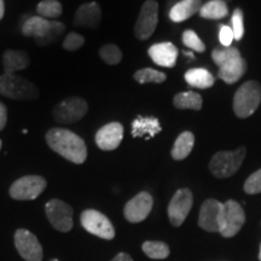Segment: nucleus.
<instances>
[{"label": "nucleus", "instance_id": "nucleus-22", "mask_svg": "<svg viewBox=\"0 0 261 261\" xmlns=\"http://www.w3.org/2000/svg\"><path fill=\"white\" fill-rule=\"evenodd\" d=\"M51 27V21L40 17V16H34V17L28 18L24 22L23 27H22V33L25 37H33L34 39L44 37L48 32Z\"/></svg>", "mask_w": 261, "mask_h": 261}, {"label": "nucleus", "instance_id": "nucleus-16", "mask_svg": "<svg viewBox=\"0 0 261 261\" xmlns=\"http://www.w3.org/2000/svg\"><path fill=\"white\" fill-rule=\"evenodd\" d=\"M102 21V10L97 3L83 4L75 12L73 24L75 27L96 29Z\"/></svg>", "mask_w": 261, "mask_h": 261}, {"label": "nucleus", "instance_id": "nucleus-2", "mask_svg": "<svg viewBox=\"0 0 261 261\" xmlns=\"http://www.w3.org/2000/svg\"><path fill=\"white\" fill-rule=\"evenodd\" d=\"M0 94L17 100H33L39 98V89L34 83L15 74L0 76Z\"/></svg>", "mask_w": 261, "mask_h": 261}, {"label": "nucleus", "instance_id": "nucleus-23", "mask_svg": "<svg viewBox=\"0 0 261 261\" xmlns=\"http://www.w3.org/2000/svg\"><path fill=\"white\" fill-rule=\"evenodd\" d=\"M195 145V137L191 132H182L181 135H179L177 140L174 142L172 149V158L177 161L187 159L190 155L192 148Z\"/></svg>", "mask_w": 261, "mask_h": 261}, {"label": "nucleus", "instance_id": "nucleus-28", "mask_svg": "<svg viewBox=\"0 0 261 261\" xmlns=\"http://www.w3.org/2000/svg\"><path fill=\"white\" fill-rule=\"evenodd\" d=\"M64 31H65V25L62 23V22L51 21V27L48 29L46 34L41 38L34 39V40L39 46H48V45H52L54 42H56L58 39L61 38V35L63 34Z\"/></svg>", "mask_w": 261, "mask_h": 261}, {"label": "nucleus", "instance_id": "nucleus-33", "mask_svg": "<svg viewBox=\"0 0 261 261\" xmlns=\"http://www.w3.org/2000/svg\"><path fill=\"white\" fill-rule=\"evenodd\" d=\"M182 42L196 52H204L205 50L203 41L198 38V35L194 31H185L182 33Z\"/></svg>", "mask_w": 261, "mask_h": 261}, {"label": "nucleus", "instance_id": "nucleus-15", "mask_svg": "<svg viewBox=\"0 0 261 261\" xmlns=\"http://www.w3.org/2000/svg\"><path fill=\"white\" fill-rule=\"evenodd\" d=\"M123 138V126L120 122H110L98 129L96 144L104 151H112L121 144Z\"/></svg>", "mask_w": 261, "mask_h": 261}, {"label": "nucleus", "instance_id": "nucleus-3", "mask_svg": "<svg viewBox=\"0 0 261 261\" xmlns=\"http://www.w3.org/2000/svg\"><path fill=\"white\" fill-rule=\"evenodd\" d=\"M261 103V86L256 81H247L233 98V112L241 119L253 115Z\"/></svg>", "mask_w": 261, "mask_h": 261}, {"label": "nucleus", "instance_id": "nucleus-43", "mask_svg": "<svg viewBox=\"0 0 261 261\" xmlns=\"http://www.w3.org/2000/svg\"><path fill=\"white\" fill-rule=\"evenodd\" d=\"M50 261H60V260H58V259H51Z\"/></svg>", "mask_w": 261, "mask_h": 261}, {"label": "nucleus", "instance_id": "nucleus-13", "mask_svg": "<svg viewBox=\"0 0 261 261\" xmlns=\"http://www.w3.org/2000/svg\"><path fill=\"white\" fill-rule=\"evenodd\" d=\"M152 204H154V200L149 192H139L138 195H136L135 197L127 202L125 210H123V214L129 223H140L148 218L152 210Z\"/></svg>", "mask_w": 261, "mask_h": 261}, {"label": "nucleus", "instance_id": "nucleus-30", "mask_svg": "<svg viewBox=\"0 0 261 261\" xmlns=\"http://www.w3.org/2000/svg\"><path fill=\"white\" fill-rule=\"evenodd\" d=\"M135 80L139 84H149V83H155V84H161L167 79L165 73L161 71L151 69V68H144V69H140L136 71L133 75Z\"/></svg>", "mask_w": 261, "mask_h": 261}, {"label": "nucleus", "instance_id": "nucleus-35", "mask_svg": "<svg viewBox=\"0 0 261 261\" xmlns=\"http://www.w3.org/2000/svg\"><path fill=\"white\" fill-rule=\"evenodd\" d=\"M84 44H85V38L83 35L71 32L64 38L63 45H62V46H63L64 50L67 51H76L83 47Z\"/></svg>", "mask_w": 261, "mask_h": 261}, {"label": "nucleus", "instance_id": "nucleus-5", "mask_svg": "<svg viewBox=\"0 0 261 261\" xmlns=\"http://www.w3.org/2000/svg\"><path fill=\"white\" fill-rule=\"evenodd\" d=\"M87 110H89V104L86 100L80 97H69L54 108L52 115L56 122L62 125H70L83 119L86 115Z\"/></svg>", "mask_w": 261, "mask_h": 261}, {"label": "nucleus", "instance_id": "nucleus-21", "mask_svg": "<svg viewBox=\"0 0 261 261\" xmlns=\"http://www.w3.org/2000/svg\"><path fill=\"white\" fill-rule=\"evenodd\" d=\"M5 74H14L16 71L23 70L31 64V58L25 51L22 50H8L3 56Z\"/></svg>", "mask_w": 261, "mask_h": 261}, {"label": "nucleus", "instance_id": "nucleus-17", "mask_svg": "<svg viewBox=\"0 0 261 261\" xmlns=\"http://www.w3.org/2000/svg\"><path fill=\"white\" fill-rule=\"evenodd\" d=\"M150 58L158 65L172 68L175 65L178 57V48L172 42H160L152 45L148 51Z\"/></svg>", "mask_w": 261, "mask_h": 261}, {"label": "nucleus", "instance_id": "nucleus-37", "mask_svg": "<svg viewBox=\"0 0 261 261\" xmlns=\"http://www.w3.org/2000/svg\"><path fill=\"white\" fill-rule=\"evenodd\" d=\"M233 39L234 38H233L232 29L228 27V25L221 24L219 27V40L221 42V45H224L225 47L230 46Z\"/></svg>", "mask_w": 261, "mask_h": 261}, {"label": "nucleus", "instance_id": "nucleus-32", "mask_svg": "<svg viewBox=\"0 0 261 261\" xmlns=\"http://www.w3.org/2000/svg\"><path fill=\"white\" fill-rule=\"evenodd\" d=\"M99 56L107 64L116 65L122 60V52L116 45L107 44L103 47H100Z\"/></svg>", "mask_w": 261, "mask_h": 261}, {"label": "nucleus", "instance_id": "nucleus-31", "mask_svg": "<svg viewBox=\"0 0 261 261\" xmlns=\"http://www.w3.org/2000/svg\"><path fill=\"white\" fill-rule=\"evenodd\" d=\"M240 56V51H238V48L234 46H227L221 48V50L220 48H215V50L212 52V58H213V61L215 62V64H217L218 67H221L223 64L227 63V62L233 60V58H237Z\"/></svg>", "mask_w": 261, "mask_h": 261}, {"label": "nucleus", "instance_id": "nucleus-25", "mask_svg": "<svg viewBox=\"0 0 261 261\" xmlns=\"http://www.w3.org/2000/svg\"><path fill=\"white\" fill-rule=\"evenodd\" d=\"M198 14L202 18L221 19L227 16L228 8L224 0H211V2L202 5Z\"/></svg>", "mask_w": 261, "mask_h": 261}, {"label": "nucleus", "instance_id": "nucleus-9", "mask_svg": "<svg viewBox=\"0 0 261 261\" xmlns=\"http://www.w3.org/2000/svg\"><path fill=\"white\" fill-rule=\"evenodd\" d=\"M45 213L50 224L61 232H69L74 226L73 214L74 211L65 202L54 198L45 204Z\"/></svg>", "mask_w": 261, "mask_h": 261}, {"label": "nucleus", "instance_id": "nucleus-7", "mask_svg": "<svg viewBox=\"0 0 261 261\" xmlns=\"http://www.w3.org/2000/svg\"><path fill=\"white\" fill-rule=\"evenodd\" d=\"M246 221L242 205L233 200L225 202L220 217L219 232L224 237H233L240 232Z\"/></svg>", "mask_w": 261, "mask_h": 261}, {"label": "nucleus", "instance_id": "nucleus-10", "mask_svg": "<svg viewBox=\"0 0 261 261\" xmlns=\"http://www.w3.org/2000/svg\"><path fill=\"white\" fill-rule=\"evenodd\" d=\"M159 23V4L155 0H146L140 9L135 25V34L139 40H146L154 34Z\"/></svg>", "mask_w": 261, "mask_h": 261}, {"label": "nucleus", "instance_id": "nucleus-6", "mask_svg": "<svg viewBox=\"0 0 261 261\" xmlns=\"http://www.w3.org/2000/svg\"><path fill=\"white\" fill-rule=\"evenodd\" d=\"M46 187V179L40 175H25V177L17 179L11 185L9 194L14 200L32 201L38 198Z\"/></svg>", "mask_w": 261, "mask_h": 261}, {"label": "nucleus", "instance_id": "nucleus-11", "mask_svg": "<svg viewBox=\"0 0 261 261\" xmlns=\"http://www.w3.org/2000/svg\"><path fill=\"white\" fill-rule=\"evenodd\" d=\"M15 247L25 261H42L44 252L37 236L25 228H18L15 232Z\"/></svg>", "mask_w": 261, "mask_h": 261}, {"label": "nucleus", "instance_id": "nucleus-24", "mask_svg": "<svg viewBox=\"0 0 261 261\" xmlns=\"http://www.w3.org/2000/svg\"><path fill=\"white\" fill-rule=\"evenodd\" d=\"M185 80L192 87L197 89H210L214 85V76L207 69L203 68H195L185 73Z\"/></svg>", "mask_w": 261, "mask_h": 261}, {"label": "nucleus", "instance_id": "nucleus-26", "mask_svg": "<svg viewBox=\"0 0 261 261\" xmlns=\"http://www.w3.org/2000/svg\"><path fill=\"white\" fill-rule=\"evenodd\" d=\"M173 104L178 109H192L200 110L202 108V98L198 93L195 92H180L175 94Z\"/></svg>", "mask_w": 261, "mask_h": 261}, {"label": "nucleus", "instance_id": "nucleus-4", "mask_svg": "<svg viewBox=\"0 0 261 261\" xmlns=\"http://www.w3.org/2000/svg\"><path fill=\"white\" fill-rule=\"evenodd\" d=\"M246 158V148H238L234 151H219L211 160L210 169L217 178L232 177Z\"/></svg>", "mask_w": 261, "mask_h": 261}, {"label": "nucleus", "instance_id": "nucleus-8", "mask_svg": "<svg viewBox=\"0 0 261 261\" xmlns=\"http://www.w3.org/2000/svg\"><path fill=\"white\" fill-rule=\"evenodd\" d=\"M81 225L87 232L103 240H113L115 237V228L112 221L100 212L96 210H86L81 213Z\"/></svg>", "mask_w": 261, "mask_h": 261}, {"label": "nucleus", "instance_id": "nucleus-20", "mask_svg": "<svg viewBox=\"0 0 261 261\" xmlns=\"http://www.w3.org/2000/svg\"><path fill=\"white\" fill-rule=\"evenodd\" d=\"M202 5H203L202 0H180L172 6L169 11V18L175 23L187 21L191 16L200 12Z\"/></svg>", "mask_w": 261, "mask_h": 261}, {"label": "nucleus", "instance_id": "nucleus-29", "mask_svg": "<svg viewBox=\"0 0 261 261\" xmlns=\"http://www.w3.org/2000/svg\"><path fill=\"white\" fill-rule=\"evenodd\" d=\"M143 252H144L150 259H166V257L169 255V247L163 242L148 241V242L143 244Z\"/></svg>", "mask_w": 261, "mask_h": 261}, {"label": "nucleus", "instance_id": "nucleus-18", "mask_svg": "<svg viewBox=\"0 0 261 261\" xmlns=\"http://www.w3.org/2000/svg\"><path fill=\"white\" fill-rule=\"evenodd\" d=\"M246 70L247 62L242 56H240L219 67L218 76L226 84H234L243 76Z\"/></svg>", "mask_w": 261, "mask_h": 261}, {"label": "nucleus", "instance_id": "nucleus-36", "mask_svg": "<svg viewBox=\"0 0 261 261\" xmlns=\"http://www.w3.org/2000/svg\"><path fill=\"white\" fill-rule=\"evenodd\" d=\"M244 191L249 195H255L261 192V169L254 172L247 181L244 182Z\"/></svg>", "mask_w": 261, "mask_h": 261}, {"label": "nucleus", "instance_id": "nucleus-39", "mask_svg": "<svg viewBox=\"0 0 261 261\" xmlns=\"http://www.w3.org/2000/svg\"><path fill=\"white\" fill-rule=\"evenodd\" d=\"M112 261H133V259L128 255V254L119 253Z\"/></svg>", "mask_w": 261, "mask_h": 261}, {"label": "nucleus", "instance_id": "nucleus-40", "mask_svg": "<svg viewBox=\"0 0 261 261\" xmlns=\"http://www.w3.org/2000/svg\"><path fill=\"white\" fill-rule=\"evenodd\" d=\"M5 14V4H4V0H0V19H3Z\"/></svg>", "mask_w": 261, "mask_h": 261}, {"label": "nucleus", "instance_id": "nucleus-41", "mask_svg": "<svg viewBox=\"0 0 261 261\" xmlns=\"http://www.w3.org/2000/svg\"><path fill=\"white\" fill-rule=\"evenodd\" d=\"M2 145H3V142H2V139H0V150H2Z\"/></svg>", "mask_w": 261, "mask_h": 261}, {"label": "nucleus", "instance_id": "nucleus-38", "mask_svg": "<svg viewBox=\"0 0 261 261\" xmlns=\"http://www.w3.org/2000/svg\"><path fill=\"white\" fill-rule=\"evenodd\" d=\"M6 122H8V108L0 102V130L5 128Z\"/></svg>", "mask_w": 261, "mask_h": 261}, {"label": "nucleus", "instance_id": "nucleus-12", "mask_svg": "<svg viewBox=\"0 0 261 261\" xmlns=\"http://www.w3.org/2000/svg\"><path fill=\"white\" fill-rule=\"evenodd\" d=\"M194 198L189 189H180L175 192L168 204V217L173 226L178 227L184 223L190 213Z\"/></svg>", "mask_w": 261, "mask_h": 261}, {"label": "nucleus", "instance_id": "nucleus-19", "mask_svg": "<svg viewBox=\"0 0 261 261\" xmlns=\"http://www.w3.org/2000/svg\"><path fill=\"white\" fill-rule=\"evenodd\" d=\"M162 127L160 125L158 117L154 116H138L132 122V136L135 138L145 137L146 139L152 138L161 132Z\"/></svg>", "mask_w": 261, "mask_h": 261}, {"label": "nucleus", "instance_id": "nucleus-42", "mask_svg": "<svg viewBox=\"0 0 261 261\" xmlns=\"http://www.w3.org/2000/svg\"><path fill=\"white\" fill-rule=\"evenodd\" d=\"M259 259L261 260V246H260V254H259Z\"/></svg>", "mask_w": 261, "mask_h": 261}, {"label": "nucleus", "instance_id": "nucleus-14", "mask_svg": "<svg viewBox=\"0 0 261 261\" xmlns=\"http://www.w3.org/2000/svg\"><path fill=\"white\" fill-rule=\"evenodd\" d=\"M224 203L210 198L204 201L200 210V217H198V225L208 231V232H219L220 217L223 212Z\"/></svg>", "mask_w": 261, "mask_h": 261}, {"label": "nucleus", "instance_id": "nucleus-34", "mask_svg": "<svg viewBox=\"0 0 261 261\" xmlns=\"http://www.w3.org/2000/svg\"><path fill=\"white\" fill-rule=\"evenodd\" d=\"M231 23H232V33L234 40H241L244 34V22H243V11L241 9H236L232 14L231 18Z\"/></svg>", "mask_w": 261, "mask_h": 261}, {"label": "nucleus", "instance_id": "nucleus-27", "mask_svg": "<svg viewBox=\"0 0 261 261\" xmlns=\"http://www.w3.org/2000/svg\"><path fill=\"white\" fill-rule=\"evenodd\" d=\"M38 15L50 21L60 17L63 12V8L58 0H42L37 6Z\"/></svg>", "mask_w": 261, "mask_h": 261}, {"label": "nucleus", "instance_id": "nucleus-1", "mask_svg": "<svg viewBox=\"0 0 261 261\" xmlns=\"http://www.w3.org/2000/svg\"><path fill=\"white\" fill-rule=\"evenodd\" d=\"M47 145L68 161L81 165L87 159L86 143L67 128H51L46 133Z\"/></svg>", "mask_w": 261, "mask_h": 261}]
</instances>
